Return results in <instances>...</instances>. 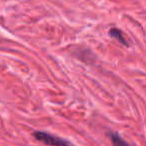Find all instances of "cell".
Masks as SVG:
<instances>
[{
    "label": "cell",
    "mask_w": 146,
    "mask_h": 146,
    "mask_svg": "<svg viewBox=\"0 0 146 146\" xmlns=\"http://www.w3.org/2000/svg\"><path fill=\"white\" fill-rule=\"evenodd\" d=\"M33 135L38 141L42 142L48 146H70V144L67 141L59 137H56L54 135H51L49 133H46V132L36 131L33 133Z\"/></svg>",
    "instance_id": "cell-1"
},
{
    "label": "cell",
    "mask_w": 146,
    "mask_h": 146,
    "mask_svg": "<svg viewBox=\"0 0 146 146\" xmlns=\"http://www.w3.org/2000/svg\"><path fill=\"white\" fill-rule=\"evenodd\" d=\"M109 35L112 37V38L116 39V40L118 41L119 43H121V44L125 45V46H128V42L126 41L125 37H124L123 33H122V31L120 30V29L118 28H111L109 30Z\"/></svg>",
    "instance_id": "cell-2"
},
{
    "label": "cell",
    "mask_w": 146,
    "mask_h": 146,
    "mask_svg": "<svg viewBox=\"0 0 146 146\" xmlns=\"http://www.w3.org/2000/svg\"><path fill=\"white\" fill-rule=\"evenodd\" d=\"M110 139H111V142L113 144V146H130L125 140L122 137H120L117 133H114V132H111L109 133Z\"/></svg>",
    "instance_id": "cell-3"
}]
</instances>
